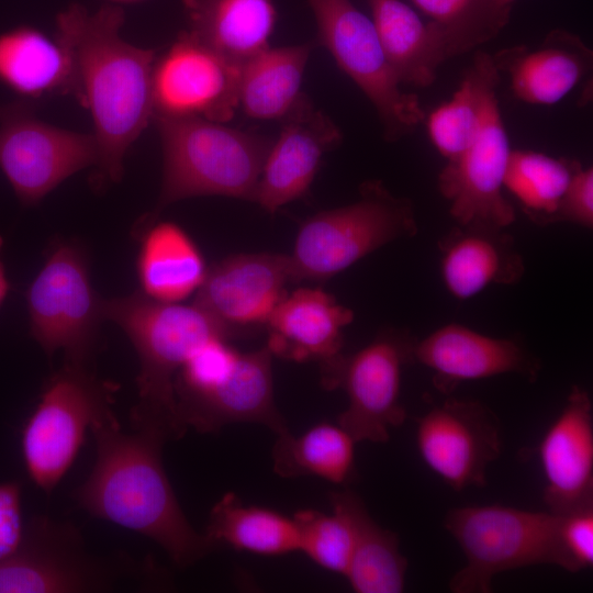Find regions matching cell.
<instances>
[{"instance_id": "6da1fadb", "label": "cell", "mask_w": 593, "mask_h": 593, "mask_svg": "<svg viewBox=\"0 0 593 593\" xmlns=\"http://www.w3.org/2000/svg\"><path fill=\"white\" fill-rule=\"evenodd\" d=\"M55 24V37L69 59L68 93L89 111L98 166L116 182L123 175L125 154L153 121L156 52L122 37L124 11L116 4L91 12L71 3L58 12Z\"/></svg>"}, {"instance_id": "7a4b0ae2", "label": "cell", "mask_w": 593, "mask_h": 593, "mask_svg": "<svg viewBox=\"0 0 593 593\" xmlns=\"http://www.w3.org/2000/svg\"><path fill=\"white\" fill-rule=\"evenodd\" d=\"M96 461L75 500L90 515L146 536L179 567H188L215 547L188 522L164 469L168 440L145 428L125 432L112 407L91 425Z\"/></svg>"}, {"instance_id": "3957f363", "label": "cell", "mask_w": 593, "mask_h": 593, "mask_svg": "<svg viewBox=\"0 0 593 593\" xmlns=\"http://www.w3.org/2000/svg\"><path fill=\"white\" fill-rule=\"evenodd\" d=\"M102 311L104 320L122 328L138 356L133 427L156 430L168 440L181 438L187 429L177 412L176 373L200 347L213 339L228 340L231 332L194 303L160 302L139 290L103 299Z\"/></svg>"}, {"instance_id": "277c9868", "label": "cell", "mask_w": 593, "mask_h": 593, "mask_svg": "<svg viewBox=\"0 0 593 593\" xmlns=\"http://www.w3.org/2000/svg\"><path fill=\"white\" fill-rule=\"evenodd\" d=\"M163 147V184L155 212L138 227L157 219L176 201L224 195L251 201L273 141L201 118L154 115Z\"/></svg>"}, {"instance_id": "5b68a950", "label": "cell", "mask_w": 593, "mask_h": 593, "mask_svg": "<svg viewBox=\"0 0 593 593\" xmlns=\"http://www.w3.org/2000/svg\"><path fill=\"white\" fill-rule=\"evenodd\" d=\"M267 346L239 353L227 339H213L180 367L174 380L182 426L200 433L237 422L259 423L276 434L288 430L273 400L271 359Z\"/></svg>"}, {"instance_id": "8992f818", "label": "cell", "mask_w": 593, "mask_h": 593, "mask_svg": "<svg viewBox=\"0 0 593 593\" xmlns=\"http://www.w3.org/2000/svg\"><path fill=\"white\" fill-rule=\"evenodd\" d=\"M359 194L304 221L289 255L292 282L326 281L380 247L416 235L410 199L392 194L381 181L363 182Z\"/></svg>"}, {"instance_id": "52a82bcc", "label": "cell", "mask_w": 593, "mask_h": 593, "mask_svg": "<svg viewBox=\"0 0 593 593\" xmlns=\"http://www.w3.org/2000/svg\"><path fill=\"white\" fill-rule=\"evenodd\" d=\"M560 515L504 505H472L447 512L446 530L466 564L449 581L454 593H490L493 578L535 564L563 569L558 538Z\"/></svg>"}, {"instance_id": "ba28073f", "label": "cell", "mask_w": 593, "mask_h": 593, "mask_svg": "<svg viewBox=\"0 0 593 593\" xmlns=\"http://www.w3.org/2000/svg\"><path fill=\"white\" fill-rule=\"evenodd\" d=\"M114 388L89 365L64 361L44 384L21 429V452L29 478L51 494L76 460L93 422L112 407Z\"/></svg>"}, {"instance_id": "9c48e42d", "label": "cell", "mask_w": 593, "mask_h": 593, "mask_svg": "<svg viewBox=\"0 0 593 593\" xmlns=\"http://www.w3.org/2000/svg\"><path fill=\"white\" fill-rule=\"evenodd\" d=\"M25 299L31 335L46 355L63 351L64 361L89 365L105 320L82 248L66 240L54 243Z\"/></svg>"}, {"instance_id": "30bf717a", "label": "cell", "mask_w": 593, "mask_h": 593, "mask_svg": "<svg viewBox=\"0 0 593 593\" xmlns=\"http://www.w3.org/2000/svg\"><path fill=\"white\" fill-rule=\"evenodd\" d=\"M415 342L410 332L389 328L356 353L320 361L322 385L347 394L348 406L337 423L357 443H385L390 430L406 419L401 402L402 373L413 362Z\"/></svg>"}, {"instance_id": "8fae6325", "label": "cell", "mask_w": 593, "mask_h": 593, "mask_svg": "<svg viewBox=\"0 0 593 593\" xmlns=\"http://www.w3.org/2000/svg\"><path fill=\"white\" fill-rule=\"evenodd\" d=\"M133 571V561L90 553L72 524L36 516L15 551L0 560V593L109 592Z\"/></svg>"}, {"instance_id": "7c38bea8", "label": "cell", "mask_w": 593, "mask_h": 593, "mask_svg": "<svg viewBox=\"0 0 593 593\" xmlns=\"http://www.w3.org/2000/svg\"><path fill=\"white\" fill-rule=\"evenodd\" d=\"M318 41L373 104L387 141L411 134L425 119L419 99L404 92L382 49L371 18L351 0H307Z\"/></svg>"}, {"instance_id": "4fadbf2b", "label": "cell", "mask_w": 593, "mask_h": 593, "mask_svg": "<svg viewBox=\"0 0 593 593\" xmlns=\"http://www.w3.org/2000/svg\"><path fill=\"white\" fill-rule=\"evenodd\" d=\"M98 163L93 134L46 123L26 102L0 107V169L22 204L38 203L67 178Z\"/></svg>"}, {"instance_id": "5bb4252c", "label": "cell", "mask_w": 593, "mask_h": 593, "mask_svg": "<svg viewBox=\"0 0 593 593\" xmlns=\"http://www.w3.org/2000/svg\"><path fill=\"white\" fill-rule=\"evenodd\" d=\"M511 152L494 89L486 97L475 137L438 175V190L458 225L504 230L514 223L515 210L503 193Z\"/></svg>"}, {"instance_id": "9a60e30c", "label": "cell", "mask_w": 593, "mask_h": 593, "mask_svg": "<svg viewBox=\"0 0 593 593\" xmlns=\"http://www.w3.org/2000/svg\"><path fill=\"white\" fill-rule=\"evenodd\" d=\"M416 446L424 463L455 491L484 486L502 450L496 415L478 400L449 398L416 418Z\"/></svg>"}, {"instance_id": "2e32d148", "label": "cell", "mask_w": 593, "mask_h": 593, "mask_svg": "<svg viewBox=\"0 0 593 593\" xmlns=\"http://www.w3.org/2000/svg\"><path fill=\"white\" fill-rule=\"evenodd\" d=\"M239 68L188 31L155 60L154 115L225 123L238 108Z\"/></svg>"}, {"instance_id": "e0dca14e", "label": "cell", "mask_w": 593, "mask_h": 593, "mask_svg": "<svg viewBox=\"0 0 593 593\" xmlns=\"http://www.w3.org/2000/svg\"><path fill=\"white\" fill-rule=\"evenodd\" d=\"M413 362L433 372V385L443 394H450L466 381L507 373L534 382L541 368L539 359L518 338L489 336L458 323L416 339Z\"/></svg>"}, {"instance_id": "ac0fdd59", "label": "cell", "mask_w": 593, "mask_h": 593, "mask_svg": "<svg viewBox=\"0 0 593 593\" xmlns=\"http://www.w3.org/2000/svg\"><path fill=\"white\" fill-rule=\"evenodd\" d=\"M289 282V255L238 254L208 268L193 303L233 335L237 329L265 325Z\"/></svg>"}, {"instance_id": "d6986e66", "label": "cell", "mask_w": 593, "mask_h": 593, "mask_svg": "<svg viewBox=\"0 0 593 593\" xmlns=\"http://www.w3.org/2000/svg\"><path fill=\"white\" fill-rule=\"evenodd\" d=\"M547 511L564 515L593 505V406L573 385L537 446Z\"/></svg>"}, {"instance_id": "ffe728a7", "label": "cell", "mask_w": 593, "mask_h": 593, "mask_svg": "<svg viewBox=\"0 0 593 593\" xmlns=\"http://www.w3.org/2000/svg\"><path fill=\"white\" fill-rule=\"evenodd\" d=\"M283 121L251 199L269 213L304 197L324 154L342 141L339 128L304 94Z\"/></svg>"}, {"instance_id": "44dd1931", "label": "cell", "mask_w": 593, "mask_h": 593, "mask_svg": "<svg viewBox=\"0 0 593 593\" xmlns=\"http://www.w3.org/2000/svg\"><path fill=\"white\" fill-rule=\"evenodd\" d=\"M508 75L513 94L535 105L562 100L591 71L593 52L577 34L551 30L535 48L515 46L492 56Z\"/></svg>"}, {"instance_id": "7402d4cb", "label": "cell", "mask_w": 593, "mask_h": 593, "mask_svg": "<svg viewBox=\"0 0 593 593\" xmlns=\"http://www.w3.org/2000/svg\"><path fill=\"white\" fill-rule=\"evenodd\" d=\"M354 312L321 289L301 288L286 294L265 326L272 355L303 362L323 361L342 353L343 329Z\"/></svg>"}, {"instance_id": "603a6c76", "label": "cell", "mask_w": 593, "mask_h": 593, "mask_svg": "<svg viewBox=\"0 0 593 593\" xmlns=\"http://www.w3.org/2000/svg\"><path fill=\"white\" fill-rule=\"evenodd\" d=\"M437 247L441 280L457 300L473 298L492 284H515L526 270L514 238L504 230L457 224Z\"/></svg>"}, {"instance_id": "cb8c5ba5", "label": "cell", "mask_w": 593, "mask_h": 593, "mask_svg": "<svg viewBox=\"0 0 593 593\" xmlns=\"http://www.w3.org/2000/svg\"><path fill=\"white\" fill-rule=\"evenodd\" d=\"M385 57L401 85L429 87L457 53L445 30L401 0H367Z\"/></svg>"}, {"instance_id": "d4e9b609", "label": "cell", "mask_w": 593, "mask_h": 593, "mask_svg": "<svg viewBox=\"0 0 593 593\" xmlns=\"http://www.w3.org/2000/svg\"><path fill=\"white\" fill-rule=\"evenodd\" d=\"M188 32L238 68L268 47L277 11L272 0H182Z\"/></svg>"}, {"instance_id": "484cf974", "label": "cell", "mask_w": 593, "mask_h": 593, "mask_svg": "<svg viewBox=\"0 0 593 593\" xmlns=\"http://www.w3.org/2000/svg\"><path fill=\"white\" fill-rule=\"evenodd\" d=\"M142 233L136 260L139 291L160 302L179 303L201 287L208 267L190 235L174 222L156 220Z\"/></svg>"}, {"instance_id": "4316f807", "label": "cell", "mask_w": 593, "mask_h": 593, "mask_svg": "<svg viewBox=\"0 0 593 593\" xmlns=\"http://www.w3.org/2000/svg\"><path fill=\"white\" fill-rule=\"evenodd\" d=\"M70 66L64 46L31 25L0 33V82L24 99L68 93Z\"/></svg>"}, {"instance_id": "83f0119b", "label": "cell", "mask_w": 593, "mask_h": 593, "mask_svg": "<svg viewBox=\"0 0 593 593\" xmlns=\"http://www.w3.org/2000/svg\"><path fill=\"white\" fill-rule=\"evenodd\" d=\"M310 44L266 47L239 67L238 107L257 120H283L302 98Z\"/></svg>"}, {"instance_id": "f1b7e54d", "label": "cell", "mask_w": 593, "mask_h": 593, "mask_svg": "<svg viewBox=\"0 0 593 593\" xmlns=\"http://www.w3.org/2000/svg\"><path fill=\"white\" fill-rule=\"evenodd\" d=\"M204 535L214 545H226L265 556L299 550V532L293 517L271 508L244 505L226 493L212 507Z\"/></svg>"}, {"instance_id": "f546056e", "label": "cell", "mask_w": 593, "mask_h": 593, "mask_svg": "<svg viewBox=\"0 0 593 593\" xmlns=\"http://www.w3.org/2000/svg\"><path fill=\"white\" fill-rule=\"evenodd\" d=\"M277 435L271 456L278 475H315L340 485L356 477L357 441L338 423L322 422L299 436L289 429Z\"/></svg>"}, {"instance_id": "4dcf8cb0", "label": "cell", "mask_w": 593, "mask_h": 593, "mask_svg": "<svg viewBox=\"0 0 593 593\" xmlns=\"http://www.w3.org/2000/svg\"><path fill=\"white\" fill-rule=\"evenodd\" d=\"M500 75L492 55L477 52L451 99L427 118L429 138L446 160L458 157L475 137L486 97L497 88Z\"/></svg>"}, {"instance_id": "1f68e13d", "label": "cell", "mask_w": 593, "mask_h": 593, "mask_svg": "<svg viewBox=\"0 0 593 593\" xmlns=\"http://www.w3.org/2000/svg\"><path fill=\"white\" fill-rule=\"evenodd\" d=\"M356 537L344 575L357 593H400L405 588L407 560L395 533L381 527L358 496L354 506Z\"/></svg>"}, {"instance_id": "d6a6232c", "label": "cell", "mask_w": 593, "mask_h": 593, "mask_svg": "<svg viewBox=\"0 0 593 593\" xmlns=\"http://www.w3.org/2000/svg\"><path fill=\"white\" fill-rule=\"evenodd\" d=\"M581 166L575 159L529 149H512L503 186L521 203L525 215L544 226Z\"/></svg>"}, {"instance_id": "836d02e7", "label": "cell", "mask_w": 593, "mask_h": 593, "mask_svg": "<svg viewBox=\"0 0 593 593\" xmlns=\"http://www.w3.org/2000/svg\"><path fill=\"white\" fill-rule=\"evenodd\" d=\"M358 494L345 486L331 493L332 514L298 511L299 550L322 568L345 575L356 537L354 506Z\"/></svg>"}, {"instance_id": "e575fe53", "label": "cell", "mask_w": 593, "mask_h": 593, "mask_svg": "<svg viewBox=\"0 0 593 593\" xmlns=\"http://www.w3.org/2000/svg\"><path fill=\"white\" fill-rule=\"evenodd\" d=\"M425 15L439 24L461 55L493 40L507 24L493 0H411Z\"/></svg>"}, {"instance_id": "d590c367", "label": "cell", "mask_w": 593, "mask_h": 593, "mask_svg": "<svg viewBox=\"0 0 593 593\" xmlns=\"http://www.w3.org/2000/svg\"><path fill=\"white\" fill-rule=\"evenodd\" d=\"M558 538L563 569L579 572L593 566V505L560 515Z\"/></svg>"}, {"instance_id": "8d00e7d4", "label": "cell", "mask_w": 593, "mask_h": 593, "mask_svg": "<svg viewBox=\"0 0 593 593\" xmlns=\"http://www.w3.org/2000/svg\"><path fill=\"white\" fill-rule=\"evenodd\" d=\"M557 223H572L585 228L593 227V169L582 166L574 174L557 210L544 226Z\"/></svg>"}, {"instance_id": "74e56055", "label": "cell", "mask_w": 593, "mask_h": 593, "mask_svg": "<svg viewBox=\"0 0 593 593\" xmlns=\"http://www.w3.org/2000/svg\"><path fill=\"white\" fill-rule=\"evenodd\" d=\"M25 524L22 513V489L16 481L0 483V560L19 547Z\"/></svg>"}, {"instance_id": "f35d334b", "label": "cell", "mask_w": 593, "mask_h": 593, "mask_svg": "<svg viewBox=\"0 0 593 593\" xmlns=\"http://www.w3.org/2000/svg\"><path fill=\"white\" fill-rule=\"evenodd\" d=\"M2 245H3V239L0 235V253L2 249ZM9 289H10V284L5 275L4 267L0 259V306L3 303L4 299L7 298Z\"/></svg>"}, {"instance_id": "ab89813d", "label": "cell", "mask_w": 593, "mask_h": 593, "mask_svg": "<svg viewBox=\"0 0 593 593\" xmlns=\"http://www.w3.org/2000/svg\"><path fill=\"white\" fill-rule=\"evenodd\" d=\"M514 2L515 0H493L494 7L497 12L507 21L510 20Z\"/></svg>"}, {"instance_id": "60d3db41", "label": "cell", "mask_w": 593, "mask_h": 593, "mask_svg": "<svg viewBox=\"0 0 593 593\" xmlns=\"http://www.w3.org/2000/svg\"><path fill=\"white\" fill-rule=\"evenodd\" d=\"M110 1L118 5V3H132V2H136L141 0H110Z\"/></svg>"}]
</instances>
